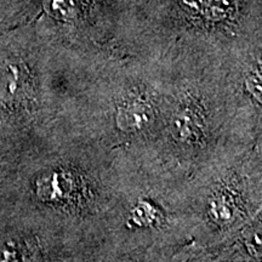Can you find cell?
I'll return each instance as SVG.
<instances>
[{
  "label": "cell",
  "mask_w": 262,
  "mask_h": 262,
  "mask_svg": "<svg viewBox=\"0 0 262 262\" xmlns=\"http://www.w3.org/2000/svg\"><path fill=\"white\" fill-rule=\"evenodd\" d=\"M181 5L192 17L222 24L234 17L239 0H181Z\"/></svg>",
  "instance_id": "6da1fadb"
},
{
  "label": "cell",
  "mask_w": 262,
  "mask_h": 262,
  "mask_svg": "<svg viewBox=\"0 0 262 262\" xmlns=\"http://www.w3.org/2000/svg\"><path fill=\"white\" fill-rule=\"evenodd\" d=\"M17 64H9L0 73V100L5 103H12L25 96L27 86V75Z\"/></svg>",
  "instance_id": "7a4b0ae2"
},
{
  "label": "cell",
  "mask_w": 262,
  "mask_h": 262,
  "mask_svg": "<svg viewBox=\"0 0 262 262\" xmlns=\"http://www.w3.org/2000/svg\"><path fill=\"white\" fill-rule=\"evenodd\" d=\"M134 104L127 103L123 110H120V126L125 129L142 126L149 117V108L141 103L140 100H136Z\"/></svg>",
  "instance_id": "3957f363"
},
{
  "label": "cell",
  "mask_w": 262,
  "mask_h": 262,
  "mask_svg": "<svg viewBox=\"0 0 262 262\" xmlns=\"http://www.w3.org/2000/svg\"><path fill=\"white\" fill-rule=\"evenodd\" d=\"M248 89L255 97L257 98L258 102L261 101V79L260 74L251 75L248 79Z\"/></svg>",
  "instance_id": "277c9868"
}]
</instances>
